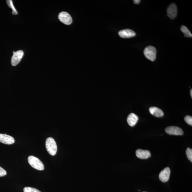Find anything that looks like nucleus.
I'll list each match as a JSON object with an SVG mask.
<instances>
[{"instance_id":"f257e3e1","label":"nucleus","mask_w":192,"mask_h":192,"mask_svg":"<svg viewBox=\"0 0 192 192\" xmlns=\"http://www.w3.org/2000/svg\"><path fill=\"white\" fill-rule=\"evenodd\" d=\"M45 144L47 151L50 155L54 156L56 154L57 150V146L53 138H47Z\"/></svg>"},{"instance_id":"f03ea898","label":"nucleus","mask_w":192,"mask_h":192,"mask_svg":"<svg viewBox=\"0 0 192 192\" xmlns=\"http://www.w3.org/2000/svg\"><path fill=\"white\" fill-rule=\"evenodd\" d=\"M28 162L31 166L36 169L39 170L44 169V165L42 162L34 156H29L28 158Z\"/></svg>"},{"instance_id":"7ed1b4c3","label":"nucleus","mask_w":192,"mask_h":192,"mask_svg":"<svg viewBox=\"0 0 192 192\" xmlns=\"http://www.w3.org/2000/svg\"><path fill=\"white\" fill-rule=\"evenodd\" d=\"M157 50L151 46L146 47L144 50V54L146 58L150 60L154 61L156 57Z\"/></svg>"},{"instance_id":"20e7f679","label":"nucleus","mask_w":192,"mask_h":192,"mask_svg":"<svg viewBox=\"0 0 192 192\" xmlns=\"http://www.w3.org/2000/svg\"><path fill=\"white\" fill-rule=\"evenodd\" d=\"M59 19L61 22L66 25H70L72 22L71 16L66 12L63 11L60 13L59 15Z\"/></svg>"},{"instance_id":"39448f33","label":"nucleus","mask_w":192,"mask_h":192,"mask_svg":"<svg viewBox=\"0 0 192 192\" xmlns=\"http://www.w3.org/2000/svg\"><path fill=\"white\" fill-rule=\"evenodd\" d=\"M167 16L172 20L176 18L177 14V9L176 5L171 3L169 5L167 9Z\"/></svg>"},{"instance_id":"423d86ee","label":"nucleus","mask_w":192,"mask_h":192,"mask_svg":"<svg viewBox=\"0 0 192 192\" xmlns=\"http://www.w3.org/2000/svg\"><path fill=\"white\" fill-rule=\"evenodd\" d=\"M13 56L11 59V64L12 65L15 66L17 65L20 62L24 56V52L22 50L13 53Z\"/></svg>"},{"instance_id":"0eeeda50","label":"nucleus","mask_w":192,"mask_h":192,"mask_svg":"<svg viewBox=\"0 0 192 192\" xmlns=\"http://www.w3.org/2000/svg\"><path fill=\"white\" fill-rule=\"evenodd\" d=\"M165 131L168 134L170 135H182L184 133L182 129L177 126L168 127L165 129Z\"/></svg>"},{"instance_id":"6e6552de","label":"nucleus","mask_w":192,"mask_h":192,"mask_svg":"<svg viewBox=\"0 0 192 192\" xmlns=\"http://www.w3.org/2000/svg\"><path fill=\"white\" fill-rule=\"evenodd\" d=\"M170 174L169 168H165L160 172L159 174V178L163 182H166L169 181Z\"/></svg>"},{"instance_id":"1a4fd4ad","label":"nucleus","mask_w":192,"mask_h":192,"mask_svg":"<svg viewBox=\"0 0 192 192\" xmlns=\"http://www.w3.org/2000/svg\"><path fill=\"white\" fill-rule=\"evenodd\" d=\"M0 142L6 145H11L15 142V140L11 136L6 134H0Z\"/></svg>"},{"instance_id":"9d476101","label":"nucleus","mask_w":192,"mask_h":192,"mask_svg":"<svg viewBox=\"0 0 192 192\" xmlns=\"http://www.w3.org/2000/svg\"><path fill=\"white\" fill-rule=\"evenodd\" d=\"M119 34L122 38H131L135 37L136 35V33L134 31L129 29L120 31Z\"/></svg>"},{"instance_id":"9b49d317","label":"nucleus","mask_w":192,"mask_h":192,"mask_svg":"<svg viewBox=\"0 0 192 192\" xmlns=\"http://www.w3.org/2000/svg\"><path fill=\"white\" fill-rule=\"evenodd\" d=\"M137 157L141 159H147L151 157V154L148 150L138 149L136 151Z\"/></svg>"},{"instance_id":"f8f14e48","label":"nucleus","mask_w":192,"mask_h":192,"mask_svg":"<svg viewBox=\"0 0 192 192\" xmlns=\"http://www.w3.org/2000/svg\"><path fill=\"white\" fill-rule=\"evenodd\" d=\"M138 120V117L137 115L132 113L129 115L127 118V122L129 126L133 127L135 125Z\"/></svg>"},{"instance_id":"ddd939ff","label":"nucleus","mask_w":192,"mask_h":192,"mask_svg":"<svg viewBox=\"0 0 192 192\" xmlns=\"http://www.w3.org/2000/svg\"><path fill=\"white\" fill-rule=\"evenodd\" d=\"M149 111L151 114L156 117H161L164 115V113L162 110L157 107H151L149 109Z\"/></svg>"},{"instance_id":"4468645a","label":"nucleus","mask_w":192,"mask_h":192,"mask_svg":"<svg viewBox=\"0 0 192 192\" xmlns=\"http://www.w3.org/2000/svg\"><path fill=\"white\" fill-rule=\"evenodd\" d=\"M181 32L184 34V37H191L192 35L190 32L188 28L185 26L182 25L181 28Z\"/></svg>"},{"instance_id":"2eb2a0df","label":"nucleus","mask_w":192,"mask_h":192,"mask_svg":"<svg viewBox=\"0 0 192 192\" xmlns=\"http://www.w3.org/2000/svg\"><path fill=\"white\" fill-rule=\"evenodd\" d=\"M7 3L8 4V6L9 8H11L12 10V14L13 15H17L18 14V12L17 11L16 9L14 7L13 3L12 1L11 0H9L7 1Z\"/></svg>"},{"instance_id":"dca6fc26","label":"nucleus","mask_w":192,"mask_h":192,"mask_svg":"<svg viewBox=\"0 0 192 192\" xmlns=\"http://www.w3.org/2000/svg\"><path fill=\"white\" fill-rule=\"evenodd\" d=\"M24 192H41L37 189L32 187H26L24 189Z\"/></svg>"},{"instance_id":"f3484780","label":"nucleus","mask_w":192,"mask_h":192,"mask_svg":"<svg viewBox=\"0 0 192 192\" xmlns=\"http://www.w3.org/2000/svg\"><path fill=\"white\" fill-rule=\"evenodd\" d=\"M187 157L190 161L192 162V149L188 147L186 151Z\"/></svg>"},{"instance_id":"a211bd4d","label":"nucleus","mask_w":192,"mask_h":192,"mask_svg":"<svg viewBox=\"0 0 192 192\" xmlns=\"http://www.w3.org/2000/svg\"><path fill=\"white\" fill-rule=\"evenodd\" d=\"M185 121L188 124L192 125V117L189 115H187L184 118Z\"/></svg>"},{"instance_id":"6ab92c4d","label":"nucleus","mask_w":192,"mask_h":192,"mask_svg":"<svg viewBox=\"0 0 192 192\" xmlns=\"http://www.w3.org/2000/svg\"><path fill=\"white\" fill-rule=\"evenodd\" d=\"M7 174V173L6 170L0 167V177L5 176Z\"/></svg>"},{"instance_id":"aec40b11","label":"nucleus","mask_w":192,"mask_h":192,"mask_svg":"<svg viewBox=\"0 0 192 192\" xmlns=\"http://www.w3.org/2000/svg\"><path fill=\"white\" fill-rule=\"evenodd\" d=\"M140 0H134L133 1V3L136 4H138L140 3Z\"/></svg>"},{"instance_id":"412c9836","label":"nucleus","mask_w":192,"mask_h":192,"mask_svg":"<svg viewBox=\"0 0 192 192\" xmlns=\"http://www.w3.org/2000/svg\"><path fill=\"white\" fill-rule=\"evenodd\" d=\"M190 95H191V98H192V89H191V90H190Z\"/></svg>"},{"instance_id":"4be33fe9","label":"nucleus","mask_w":192,"mask_h":192,"mask_svg":"<svg viewBox=\"0 0 192 192\" xmlns=\"http://www.w3.org/2000/svg\"></svg>"}]
</instances>
